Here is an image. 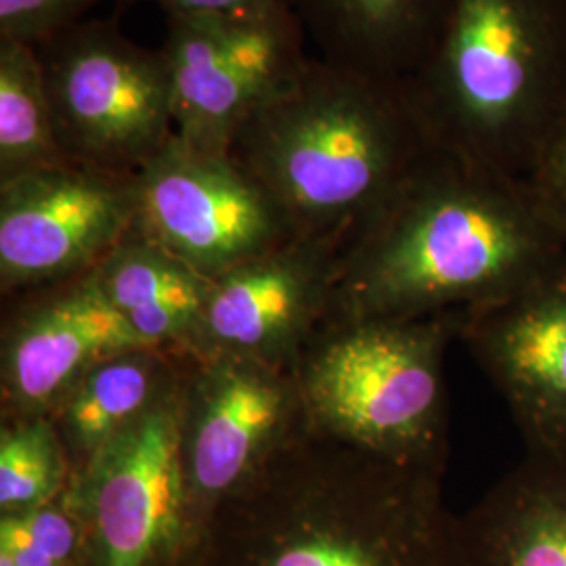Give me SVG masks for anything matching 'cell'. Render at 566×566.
<instances>
[{
    "instance_id": "cell-7",
    "label": "cell",
    "mask_w": 566,
    "mask_h": 566,
    "mask_svg": "<svg viewBox=\"0 0 566 566\" xmlns=\"http://www.w3.org/2000/svg\"><path fill=\"white\" fill-rule=\"evenodd\" d=\"M185 371L67 486L88 533L93 566L191 563L200 533L182 472Z\"/></svg>"
},
{
    "instance_id": "cell-19",
    "label": "cell",
    "mask_w": 566,
    "mask_h": 566,
    "mask_svg": "<svg viewBox=\"0 0 566 566\" xmlns=\"http://www.w3.org/2000/svg\"><path fill=\"white\" fill-rule=\"evenodd\" d=\"M67 164L36 46L0 41V185Z\"/></svg>"
},
{
    "instance_id": "cell-21",
    "label": "cell",
    "mask_w": 566,
    "mask_h": 566,
    "mask_svg": "<svg viewBox=\"0 0 566 566\" xmlns=\"http://www.w3.org/2000/svg\"><path fill=\"white\" fill-rule=\"evenodd\" d=\"M0 566H93L86 526L67 491L44 506L0 514Z\"/></svg>"
},
{
    "instance_id": "cell-12",
    "label": "cell",
    "mask_w": 566,
    "mask_h": 566,
    "mask_svg": "<svg viewBox=\"0 0 566 566\" xmlns=\"http://www.w3.org/2000/svg\"><path fill=\"white\" fill-rule=\"evenodd\" d=\"M11 301L0 340V418L51 416L95 365L145 346L105 296L97 269Z\"/></svg>"
},
{
    "instance_id": "cell-13",
    "label": "cell",
    "mask_w": 566,
    "mask_h": 566,
    "mask_svg": "<svg viewBox=\"0 0 566 566\" xmlns=\"http://www.w3.org/2000/svg\"><path fill=\"white\" fill-rule=\"evenodd\" d=\"M340 248L338 240L294 238L212 280L187 350L292 367L329 311Z\"/></svg>"
},
{
    "instance_id": "cell-17",
    "label": "cell",
    "mask_w": 566,
    "mask_h": 566,
    "mask_svg": "<svg viewBox=\"0 0 566 566\" xmlns=\"http://www.w3.org/2000/svg\"><path fill=\"white\" fill-rule=\"evenodd\" d=\"M189 350L137 346L95 365L49 416L72 479L181 380ZM72 483V481H70Z\"/></svg>"
},
{
    "instance_id": "cell-8",
    "label": "cell",
    "mask_w": 566,
    "mask_h": 566,
    "mask_svg": "<svg viewBox=\"0 0 566 566\" xmlns=\"http://www.w3.org/2000/svg\"><path fill=\"white\" fill-rule=\"evenodd\" d=\"M175 135L203 154H229L245 120L294 81L304 55L292 4L166 15Z\"/></svg>"
},
{
    "instance_id": "cell-6",
    "label": "cell",
    "mask_w": 566,
    "mask_h": 566,
    "mask_svg": "<svg viewBox=\"0 0 566 566\" xmlns=\"http://www.w3.org/2000/svg\"><path fill=\"white\" fill-rule=\"evenodd\" d=\"M34 46L70 163L135 177L175 137L163 49L130 41L109 20L78 21Z\"/></svg>"
},
{
    "instance_id": "cell-9",
    "label": "cell",
    "mask_w": 566,
    "mask_h": 566,
    "mask_svg": "<svg viewBox=\"0 0 566 566\" xmlns=\"http://www.w3.org/2000/svg\"><path fill=\"white\" fill-rule=\"evenodd\" d=\"M303 428L292 367L191 353L182 382L181 455L200 535L217 507L248 485Z\"/></svg>"
},
{
    "instance_id": "cell-4",
    "label": "cell",
    "mask_w": 566,
    "mask_h": 566,
    "mask_svg": "<svg viewBox=\"0 0 566 566\" xmlns=\"http://www.w3.org/2000/svg\"><path fill=\"white\" fill-rule=\"evenodd\" d=\"M403 86L432 145L528 179L566 107V0H453Z\"/></svg>"
},
{
    "instance_id": "cell-24",
    "label": "cell",
    "mask_w": 566,
    "mask_h": 566,
    "mask_svg": "<svg viewBox=\"0 0 566 566\" xmlns=\"http://www.w3.org/2000/svg\"><path fill=\"white\" fill-rule=\"evenodd\" d=\"M163 7L166 15L177 13H221V11H250L271 4H292V0H149Z\"/></svg>"
},
{
    "instance_id": "cell-20",
    "label": "cell",
    "mask_w": 566,
    "mask_h": 566,
    "mask_svg": "<svg viewBox=\"0 0 566 566\" xmlns=\"http://www.w3.org/2000/svg\"><path fill=\"white\" fill-rule=\"evenodd\" d=\"M70 481V460L49 416L0 418V514L44 506Z\"/></svg>"
},
{
    "instance_id": "cell-16",
    "label": "cell",
    "mask_w": 566,
    "mask_h": 566,
    "mask_svg": "<svg viewBox=\"0 0 566 566\" xmlns=\"http://www.w3.org/2000/svg\"><path fill=\"white\" fill-rule=\"evenodd\" d=\"M453 0H292L322 60L385 81L424 61Z\"/></svg>"
},
{
    "instance_id": "cell-11",
    "label": "cell",
    "mask_w": 566,
    "mask_h": 566,
    "mask_svg": "<svg viewBox=\"0 0 566 566\" xmlns=\"http://www.w3.org/2000/svg\"><path fill=\"white\" fill-rule=\"evenodd\" d=\"M135 221L137 175L67 164L2 182V296L13 298L97 269Z\"/></svg>"
},
{
    "instance_id": "cell-2",
    "label": "cell",
    "mask_w": 566,
    "mask_h": 566,
    "mask_svg": "<svg viewBox=\"0 0 566 566\" xmlns=\"http://www.w3.org/2000/svg\"><path fill=\"white\" fill-rule=\"evenodd\" d=\"M443 481L304 426L217 507L189 566H464Z\"/></svg>"
},
{
    "instance_id": "cell-14",
    "label": "cell",
    "mask_w": 566,
    "mask_h": 566,
    "mask_svg": "<svg viewBox=\"0 0 566 566\" xmlns=\"http://www.w3.org/2000/svg\"><path fill=\"white\" fill-rule=\"evenodd\" d=\"M458 340L502 395L526 451L566 455V256L462 315Z\"/></svg>"
},
{
    "instance_id": "cell-18",
    "label": "cell",
    "mask_w": 566,
    "mask_h": 566,
    "mask_svg": "<svg viewBox=\"0 0 566 566\" xmlns=\"http://www.w3.org/2000/svg\"><path fill=\"white\" fill-rule=\"evenodd\" d=\"M105 296L151 348L187 350L212 280L133 229L97 266Z\"/></svg>"
},
{
    "instance_id": "cell-23",
    "label": "cell",
    "mask_w": 566,
    "mask_h": 566,
    "mask_svg": "<svg viewBox=\"0 0 566 566\" xmlns=\"http://www.w3.org/2000/svg\"><path fill=\"white\" fill-rule=\"evenodd\" d=\"M528 182L566 240V107L533 166Z\"/></svg>"
},
{
    "instance_id": "cell-22",
    "label": "cell",
    "mask_w": 566,
    "mask_h": 566,
    "mask_svg": "<svg viewBox=\"0 0 566 566\" xmlns=\"http://www.w3.org/2000/svg\"><path fill=\"white\" fill-rule=\"evenodd\" d=\"M103 0H0V41L41 44L84 20Z\"/></svg>"
},
{
    "instance_id": "cell-10",
    "label": "cell",
    "mask_w": 566,
    "mask_h": 566,
    "mask_svg": "<svg viewBox=\"0 0 566 566\" xmlns=\"http://www.w3.org/2000/svg\"><path fill=\"white\" fill-rule=\"evenodd\" d=\"M135 229L208 280L296 238L229 154H203L177 135L137 175Z\"/></svg>"
},
{
    "instance_id": "cell-3",
    "label": "cell",
    "mask_w": 566,
    "mask_h": 566,
    "mask_svg": "<svg viewBox=\"0 0 566 566\" xmlns=\"http://www.w3.org/2000/svg\"><path fill=\"white\" fill-rule=\"evenodd\" d=\"M430 147L403 82L308 57L245 120L229 156L280 206L296 238L344 243Z\"/></svg>"
},
{
    "instance_id": "cell-5",
    "label": "cell",
    "mask_w": 566,
    "mask_h": 566,
    "mask_svg": "<svg viewBox=\"0 0 566 566\" xmlns=\"http://www.w3.org/2000/svg\"><path fill=\"white\" fill-rule=\"evenodd\" d=\"M462 315H325L292 371L311 432L392 464L447 472L446 355Z\"/></svg>"
},
{
    "instance_id": "cell-1",
    "label": "cell",
    "mask_w": 566,
    "mask_h": 566,
    "mask_svg": "<svg viewBox=\"0 0 566 566\" xmlns=\"http://www.w3.org/2000/svg\"><path fill=\"white\" fill-rule=\"evenodd\" d=\"M566 240L528 179L432 145L343 243L327 315H468L537 280Z\"/></svg>"
},
{
    "instance_id": "cell-15",
    "label": "cell",
    "mask_w": 566,
    "mask_h": 566,
    "mask_svg": "<svg viewBox=\"0 0 566 566\" xmlns=\"http://www.w3.org/2000/svg\"><path fill=\"white\" fill-rule=\"evenodd\" d=\"M464 566H566V455L525 451L458 516Z\"/></svg>"
}]
</instances>
